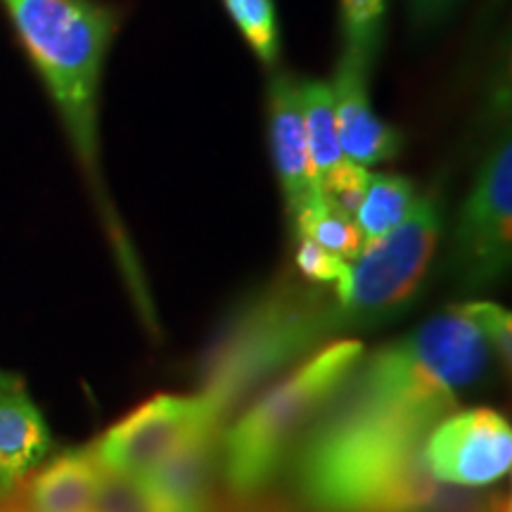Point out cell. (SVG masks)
Listing matches in <instances>:
<instances>
[{
    "label": "cell",
    "mask_w": 512,
    "mask_h": 512,
    "mask_svg": "<svg viewBox=\"0 0 512 512\" xmlns=\"http://www.w3.org/2000/svg\"><path fill=\"white\" fill-rule=\"evenodd\" d=\"M432 425L320 413L290 460L313 512H512L503 491L439 482L427 470Z\"/></svg>",
    "instance_id": "1"
},
{
    "label": "cell",
    "mask_w": 512,
    "mask_h": 512,
    "mask_svg": "<svg viewBox=\"0 0 512 512\" xmlns=\"http://www.w3.org/2000/svg\"><path fill=\"white\" fill-rule=\"evenodd\" d=\"M19 41L55 102L79 162L93 185L119 261L131 280L140 311L155 323L124 228L114 219L100 174V86L117 19L98 0H3Z\"/></svg>",
    "instance_id": "2"
},
{
    "label": "cell",
    "mask_w": 512,
    "mask_h": 512,
    "mask_svg": "<svg viewBox=\"0 0 512 512\" xmlns=\"http://www.w3.org/2000/svg\"><path fill=\"white\" fill-rule=\"evenodd\" d=\"M491 349L460 306H448L406 337L358 361L325 411L437 425L458 392L484 373Z\"/></svg>",
    "instance_id": "3"
},
{
    "label": "cell",
    "mask_w": 512,
    "mask_h": 512,
    "mask_svg": "<svg viewBox=\"0 0 512 512\" xmlns=\"http://www.w3.org/2000/svg\"><path fill=\"white\" fill-rule=\"evenodd\" d=\"M344 330L337 299L280 283L233 311L200 366V396L223 427L228 415L292 361Z\"/></svg>",
    "instance_id": "4"
},
{
    "label": "cell",
    "mask_w": 512,
    "mask_h": 512,
    "mask_svg": "<svg viewBox=\"0 0 512 512\" xmlns=\"http://www.w3.org/2000/svg\"><path fill=\"white\" fill-rule=\"evenodd\" d=\"M363 358V342L337 339L261 394L221 437V472L233 496L266 491Z\"/></svg>",
    "instance_id": "5"
},
{
    "label": "cell",
    "mask_w": 512,
    "mask_h": 512,
    "mask_svg": "<svg viewBox=\"0 0 512 512\" xmlns=\"http://www.w3.org/2000/svg\"><path fill=\"white\" fill-rule=\"evenodd\" d=\"M439 238V202L425 195L392 233L366 242L349 264L347 283L335 292L344 330L370 328L406 311L425 283Z\"/></svg>",
    "instance_id": "6"
},
{
    "label": "cell",
    "mask_w": 512,
    "mask_h": 512,
    "mask_svg": "<svg viewBox=\"0 0 512 512\" xmlns=\"http://www.w3.org/2000/svg\"><path fill=\"white\" fill-rule=\"evenodd\" d=\"M512 259V145L498 143L479 169L463 204L453 264L460 280L472 287L496 283Z\"/></svg>",
    "instance_id": "7"
},
{
    "label": "cell",
    "mask_w": 512,
    "mask_h": 512,
    "mask_svg": "<svg viewBox=\"0 0 512 512\" xmlns=\"http://www.w3.org/2000/svg\"><path fill=\"white\" fill-rule=\"evenodd\" d=\"M209 427L223 430L200 394H157L102 432L91 451L102 472L138 479Z\"/></svg>",
    "instance_id": "8"
},
{
    "label": "cell",
    "mask_w": 512,
    "mask_h": 512,
    "mask_svg": "<svg viewBox=\"0 0 512 512\" xmlns=\"http://www.w3.org/2000/svg\"><path fill=\"white\" fill-rule=\"evenodd\" d=\"M425 463L439 482L482 489L512 467L510 422L491 408L446 415L425 441Z\"/></svg>",
    "instance_id": "9"
},
{
    "label": "cell",
    "mask_w": 512,
    "mask_h": 512,
    "mask_svg": "<svg viewBox=\"0 0 512 512\" xmlns=\"http://www.w3.org/2000/svg\"><path fill=\"white\" fill-rule=\"evenodd\" d=\"M368 72V62L344 50L335 76L328 81L342 152L351 162L366 166V169L389 162L403 147L401 133L394 126L384 124L373 110L368 93Z\"/></svg>",
    "instance_id": "10"
},
{
    "label": "cell",
    "mask_w": 512,
    "mask_h": 512,
    "mask_svg": "<svg viewBox=\"0 0 512 512\" xmlns=\"http://www.w3.org/2000/svg\"><path fill=\"white\" fill-rule=\"evenodd\" d=\"M223 430L209 427L138 477L157 512H214Z\"/></svg>",
    "instance_id": "11"
},
{
    "label": "cell",
    "mask_w": 512,
    "mask_h": 512,
    "mask_svg": "<svg viewBox=\"0 0 512 512\" xmlns=\"http://www.w3.org/2000/svg\"><path fill=\"white\" fill-rule=\"evenodd\" d=\"M268 138L275 174L290 216L304 211L320 195L309 159L302 114V81L292 74H275L268 91Z\"/></svg>",
    "instance_id": "12"
},
{
    "label": "cell",
    "mask_w": 512,
    "mask_h": 512,
    "mask_svg": "<svg viewBox=\"0 0 512 512\" xmlns=\"http://www.w3.org/2000/svg\"><path fill=\"white\" fill-rule=\"evenodd\" d=\"M50 451L53 434L27 384L19 375L0 370V498L15 496Z\"/></svg>",
    "instance_id": "13"
},
{
    "label": "cell",
    "mask_w": 512,
    "mask_h": 512,
    "mask_svg": "<svg viewBox=\"0 0 512 512\" xmlns=\"http://www.w3.org/2000/svg\"><path fill=\"white\" fill-rule=\"evenodd\" d=\"M100 482L102 467L91 446L69 448L24 482L22 501L34 512H91Z\"/></svg>",
    "instance_id": "14"
},
{
    "label": "cell",
    "mask_w": 512,
    "mask_h": 512,
    "mask_svg": "<svg viewBox=\"0 0 512 512\" xmlns=\"http://www.w3.org/2000/svg\"><path fill=\"white\" fill-rule=\"evenodd\" d=\"M302 114L306 147H309L313 176H316L320 190V185L328 181L332 174H337L344 164L351 162L342 152V145H339L335 107H332V91L328 81H302Z\"/></svg>",
    "instance_id": "15"
},
{
    "label": "cell",
    "mask_w": 512,
    "mask_h": 512,
    "mask_svg": "<svg viewBox=\"0 0 512 512\" xmlns=\"http://www.w3.org/2000/svg\"><path fill=\"white\" fill-rule=\"evenodd\" d=\"M418 202L413 181L394 174H370L363 200L356 211V226L363 240L373 242L392 233Z\"/></svg>",
    "instance_id": "16"
},
{
    "label": "cell",
    "mask_w": 512,
    "mask_h": 512,
    "mask_svg": "<svg viewBox=\"0 0 512 512\" xmlns=\"http://www.w3.org/2000/svg\"><path fill=\"white\" fill-rule=\"evenodd\" d=\"M292 221L299 238L316 242L318 247L328 249V252L337 254L339 259L349 261V264L366 247V240H363L354 216L344 214L342 209L335 207L330 200H325L323 195H318Z\"/></svg>",
    "instance_id": "17"
},
{
    "label": "cell",
    "mask_w": 512,
    "mask_h": 512,
    "mask_svg": "<svg viewBox=\"0 0 512 512\" xmlns=\"http://www.w3.org/2000/svg\"><path fill=\"white\" fill-rule=\"evenodd\" d=\"M230 19L261 62L278 57V17L273 0H223Z\"/></svg>",
    "instance_id": "18"
},
{
    "label": "cell",
    "mask_w": 512,
    "mask_h": 512,
    "mask_svg": "<svg viewBox=\"0 0 512 512\" xmlns=\"http://www.w3.org/2000/svg\"><path fill=\"white\" fill-rule=\"evenodd\" d=\"M387 0H342V29L349 53L373 64L380 48Z\"/></svg>",
    "instance_id": "19"
},
{
    "label": "cell",
    "mask_w": 512,
    "mask_h": 512,
    "mask_svg": "<svg viewBox=\"0 0 512 512\" xmlns=\"http://www.w3.org/2000/svg\"><path fill=\"white\" fill-rule=\"evenodd\" d=\"M467 318L475 323V328L482 332V337L489 344V349L498 356V361L505 368H510L512 361V318L510 311L494 302H467L458 304Z\"/></svg>",
    "instance_id": "20"
},
{
    "label": "cell",
    "mask_w": 512,
    "mask_h": 512,
    "mask_svg": "<svg viewBox=\"0 0 512 512\" xmlns=\"http://www.w3.org/2000/svg\"><path fill=\"white\" fill-rule=\"evenodd\" d=\"M91 512H157V508L136 477L102 472Z\"/></svg>",
    "instance_id": "21"
},
{
    "label": "cell",
    "mask_w": 512,
    "mask_h": 512,
    "mask_svg": "<svg viewBox=\"0 0 512 512\" xmlns=\"http://www.w3.org/2000/svg\"><path fill=\"white\" fill-rule=\"evenodd\" d=\"M294 264H297L299 273L306 280L320 285H332L335 292H339L347 283L349 275V261L339 259L337 254L328 252V249L318 247L316 242L299 238L297 254H294Z\"/></svg>",
    "instance_id": "22"
},
{
    "label": "cell",
    "mask_w": 512,
    "mask_h": 512,
    "mask_svg": "<svg viewBox=\"0 0 512 512\" xmlns=\"http://www.w3.org/2000/svg\"><path fill=\"white\" fill-rule=\"evenodd\" d=\"M221 512H313L299 508L297 503L287 501L283 496L275 494H254V496H233L226 508Z\"/></svg>",
    "instance_id": "23"
},
{
    "label": "cell",
    "mask_w": 512,
    "mask_h": 512,
    "mask_svg": "<svg viewBox=\"0 0 512 512\" xmlns=\"http://www.w3.org/2000/svg\"><path fill=\"white\" fill-rule=\"evenodd\" d=\"M411 3L413 17L422 24H432L437 19L446 17L448 10L458 3V0H408Z\"/></svg>",
    "instance_id": "24"
},
{
    "label": "cell",
    "mask_w": 512,
    "mask_h": 512,
    "mask_svg": "<svg viewBox=\"0 0 512 512\" xmlns=\"http://www.w3.org/2000/svg\"><path fill=\"white\" fill-rule=\"evenodd\" d=\"M0 512H34V510H31L29 505L24 503L22 498H19V501H12L8 505H3V508H0Z\"/></svg>",
    "instance_id": "25"
}]
</instances>
